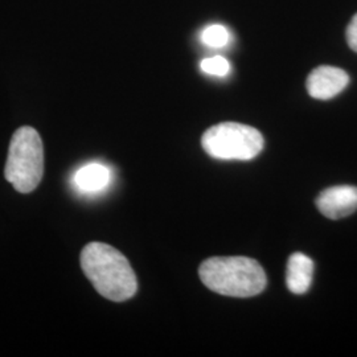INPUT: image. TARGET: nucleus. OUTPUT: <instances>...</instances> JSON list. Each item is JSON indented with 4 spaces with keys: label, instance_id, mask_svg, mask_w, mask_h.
<instances>
[{
    "label": "nucleus",
    "instance_id": "nucleus-1",
    "mask_svg": "<svg viewBox=\"0 0 357 357\" xmlns=\"http://www.w3.org/2000/svg\"><path fill=\"white\" fill-rule=\"evenodd\" d=\"M79 262L84 274L103 298L125 302L137 294V275L128 258L113 246L88 243L81 252Z\"/></svg>",
    "mask_w": 357,
    "mask_h": 357
},
{
    "label": "nucleus",
    "instance_id": "nucleus-2",
    "mask_svg": "<svg viewBox=\"0 0 357 357\" xmlns=\"http://www.w3.org/2000/svg\"><path fill=\"white\" fill-rule=\"evenodd\" d=\"M205 286L221 295L249 298L266 287V274L262 266L248 257H212L199 268Z\"/></svg>",
    "mask_w": 357,
    "mask_h": 357
},
{
    "label": "nucleus",
    "instance_id": "nucleus-3",
    "mask_svg": "<svg viewBox=\"0 0 357 357\" xmlns=\"http://www.w3.org/2000/svg\"><path fill=\"white\" fill-rule=\"evenodd\" d=\"M44 175V146L38 131L23 126L13 132L4 176L19 193L35 191Z\"/></svg>",
    "mask_w": 357,
    "mask_h": 357
},
{
    "label": "nucleus",
    "instance_id": "nucleus-4",
    "mask_svg": "<svg viewBox=\"0 0 357 357\" xmlns=\"http://www.w3.org/2000/svg\"><path fill=\"white\" fill-rule=\"evenodd\" d=\"M264 144V137L257 128L234 122L212 126L202 138L205 153L221 160H252Z\"/></svg>",
    "mask_w": 357,
    "mask_h": 357
},
{
    "label": "nucleus",
    "instance_id": "nucleus-5",
    "mask_svg": "<svg viewBox=\"0 0 357 357\" xmlns=\"http://www.w3.org/2000/svg\"><path fill=\"white\" fill-rule=\"evenodd\" d=\"M349 84V76L343 69L323 65L314 69L307 78V91L315 100H331Z\"/></svg>",
    "mask_w": 357,
    "mask_h": 357
},
{
    "label": "nucleus",
    "instance_id": "nucleus-6",
    "mask_svg": "<svg viewBox=\"0 0 357 357\" xmlns=\"http://www.w3.org/2000/svg\"><path fill=\"white\" fill-rule=\"evenodd\" d=\"M317 206L331 220H339L357 211V187L336 185L321 192L317 199Z\"/></svg>",
    "mask_w": 357,
    "mask_h": 357
},
{
    "label": "nucleus",
    "instance_id": "nucleus-7",
    "mask_svg": "<svg viewBox=\"0 0 357 357\" xmlns=\"http://www.w3.org/2000/svg\"><path fill=\"white\" fill-rule=\"evenodd\" d=\"M314 275V262L303 253H294L289 258L286 284L294 294H305L308 291Z\"/></svg>",
    "mask_w": 357,
    "mask_h": 357
},
{
    "label": "nucleus",
    "instance_id": "nucleus-8",
    "mask_svg": "<svg viewBox=\"0 0 357 357\" xmlns=\"http://www.w3.org/2000/svg\"><path fill=\"white\" fill-rule=\"evenodd\" d=\"M73 183L79 192L98 193L105 191L110 184V171L100 163H90L77 171Z\"/></svg>",
    "mask_w": 357,
    "mask_h": 357
},
{
    "label": "nucleus",
    "instance_id": "nucleus-9",
    "mask_svg": "<svg viewBox=\"0 0 357 357\" xmlns=\"http://www.w3.org/2000/svg\"><path fill=\"white\" fill-rule=\"evenodd\" d=\"M202 41L209 48H224L229 44V31L221 24H212L203 29Z\"/></svg>",
    "mask_w": 357,
    "mask_h": 357
},
{
    "label": "nucleus",
    "instance_id": "nucleus-10",
    "mask_svg": "<svg viewBox=\"0 0 357 357\" xmlns=\"http://www.w3.org/2000/svg\"><path fill=\"white\" fill-rule=\"evenodd\" d=\"M202 70L211 76L225 77L230 72L229 61L222 56H215L205 59L200 64Z\"/></svg>",
    "mask_w": 357,
    "mask_h": 357
},
{
    "label": "nucleus",
    "instance_id": "nucleus-11",
    "mask_svg": "<svg viewBox=\"0 0 357 357\" xmlns=\"http://www.w3.org/2000/svg\"><path fill=\"white\" fill-rule=\"evenodd\" d=\"M347 41L349 48L357 53V13L347 28Z\"/></svg>",
    "mask_w": 357,
    "mask_h": 357
}]
</instances>
